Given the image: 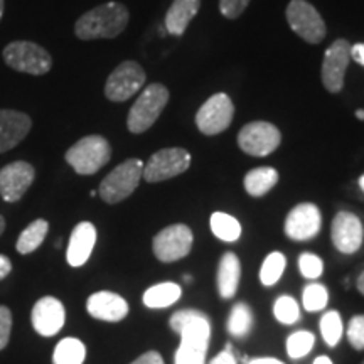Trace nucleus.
<instances>
[{"label": "nucleus", "instance_id": "nucleus-50", "mask_svg": "<svg viewBox=\"0 0 364 364\" xmlns=\"http://www.w3.org/2000/svg\"><path fill=\"white\" fill-rule=\"evenodd\" d=\"M184 280H186V282H191V280H193V277H189V275H186V277H184Z\"/></svg>", "mask_w": 364, "mask_h": 364}, {"label": "nucleus", "instance_id": "nucleus-11", "mask_svg": "<svg viewBox=\"0 0 364 364\" xmlns=\"http://www.w3.org/2000/svg\"><path fill=\"white\" fill-rule=\"evenodd\" d=\"M235 118V105L226 93H215L196 113V125L204 135H218L230 129Z\"/></svg>", "mask_w": 364, "mask_h": 364}, {"label": "nucleus", "instance_id": "nucleus-9", "mask_svg": "<svg viewBox=\"0 0 364 364\" xmlns=\"http://www.w3.org/2000/svg\"><path fill=\"white\" fill-rule=\"evenodd\" d=\"M145 80H147V75L139 63H120L105 83V97L113 103H124L144 88Z\"/></svg>", "mask_w": 364, "mask_h": 364}, {"label": "nucleus", "instance_id": "nucleus-49", "mask_svg": "<svg viewBox=\"0 0 364 364\" xmlns=\"http://www.w3.org/2000/svg\"><path fill=\"white\" fill-rule=\"evenodd\" d=\"M356 117L359 118V120H364V110H358L356 112Z\"/></svg>", "mask_w": 364, "mask_h": 364}, {"label": "nucleus", "instance_id": "nucleus-28", "mask_svg": "<svg viewBox=\"0 0 364 364\" xmlns=\"http://www.w3.org/2000/svg\"><path fill=\"white\" fill-rule=\"evenodd\" d=\"M86 359V346L76 338H65L54 348V364H83Z\"/></svg>", "mask_w": 364, "mask_h": 364}, {"label": "nucleus", "instance_id": "nucleus-33", "mask_svg": "<svg viewBox=\"0 0 364 364\" xmlns=\"http://www.w3.org/2000/svg\"><path fill=\"white\" fill-rule=\"evenodd\" d=\"M329 304V290L322 284H309L304 287L302 292V306L307 312L324 311Z\"/></svg>", "mask_w": 364, "mask_h": 364}, {"label": "nucleus", "instance_id": "nucleus-25", "mask_svg": "<svg viewBox=\"0 0 364 364\" xmlns=\"http://www.w3.org/2000/svg\"><path fill=\"white\" fill-rule=\"evenodd\" d=\"M253 326L255 316L252 312V307L245 302L235 304L226 322V329L230 332V336H233L236 339H245L247 336H250Z\"/></svg>", "mask_w": 364, "mask_h": 364}, {"label": "nucleus", "instance_id": "nucleus-6", "mask_svg": "<svg viewBox=\"0 0 364 364\" xmlns=\"http://www.w3.org/2000/svg\"><path fill=\"white\" fill-rule=\"evenodd\" d=\"M290 29L309 44H321L327 36V26L316 7L307 0H290L285 11Z\"/></svg>", "mask_w": 364, "mask_h": 364}, {"label": "nucleus", "instance_id": "nucleus-22", "mask_svg": "<svg viewBox=\"0 0 364 364\" xmlns=\"http://www.w3.org/2000/svg\"><path fill=\"white\" fill-rule=\"evenodd\" d=\"M241 280V262L238 255L233 252H226L221 257L220 263H218V273H216V285L218 294L223 299H233L236 292H238Z\"/></svg>", "mask_w": 364, "mask_h": 364}, {"label": "nucleus", "instance_id": "nucleus-18", "mask_svg": "<svg viewBox=\"0 0 364 364\" xmlns=\"http://www.w3.org/2000/svg\"><path fill=\"white\" fill-rule=\"evenodd\" d=\"M86 311L93 318L103 322H120L129 316V302L115 292H102L91 294L86 300Z\"/></svg>", "mask_w": 364, "mask_h": 364}, {"label": "nucleus", "instance_id": "nucleus-14", "mask_svg": "<svg viewBox=\"0 0 364 364\" xmlns=\"http://www.w3.org/2000/svg\"><path fill=\"white\" fill-rule=\"evenodd\" d=\"M331 238L334 248L343 255H354L363 247L364 228L354 213L339 211L331 225Z\"/></svg>", "mask_w": 364, "mask_h": 364}, {"label": "nucleus", "instance_id": "nucleus-12", "mask_svg": "<svg viewBox=\"0 0 364 364\" xmlns=\"http://www.w3.org/2000/svg\"><path fill=\"white\" fill-rule=\"evenodd\" d=\"M351 43L348 39L339 38L332 43L324 53L322 61V85L332 95H338L344 90V78L351 61Z\"/></svg>", "mask_w": 364, "mask_h": 364}, {"label": "nucleus", "instance_id": "nucleus-13", "mask_svg": "<svg viewBox=\"0 0 364 364\" xmlns=\"http://www.w3.org/2000/svg\"><path fill=\"white\" fill-rule=\"evenodd\" d=\"M322 215L314 203H300L297 206L290 209V213L285 218L284 231L287 238L292 241L314 240L321 233Z\"/></svg>", "mask_w": 364, "mask_h": 364}, {"label": "nucleus", "instance_id": "nucleus-48", "mask_svg": "<svg viewBox=\"0 0 364 364\" xmlns=\"http://www.w3.org/2000/svg\"><path fill=\"white\" fill-rule=\"evenodd\" d=\"M4 17V0H0V21H2Z\"/></svg>", "mask_w": 364, "mask_h": 364}, {"label": "nucleus", "instance_id": "nucleus-31", "mask_svg": "<svg viewBox=\"0 0 364 364\" xmlns=\"http://www.w3.org/2000/svg\"><path fill=\"white\" fill-rule=\"evenodd\" d=\"M273 317L282 326H294L300 321V306L292 295H280L273 304Z\"/></svg>", "mask_w": 364, "mask_h": 364}, {"label": "nucleus", "instance_id": "nucleus-20", "mask_svg": "<svg viewBox=\"0 0 364 364\" xmlns=\"http://www.w3.org/2000/svg\"><path fill=\"white\" fill-rule=\"evenodd\" d=\"M97 245V228L93 223L81 221L75 226L66 250V260L73 268L83 267L90 260Z\"/></svg>", "mask_w": 364, "mask_h": 364}, {"label": "nucleus", "instance_id": "nucleus-15", "mask_svg": "<svg viewBox=\"0 0 364 364\" xmlns=\"http://www.w3.org/2000/svg\"><path fill=\"white\" fill-rule=\"evenodd\" d=\"M36 179V169L26 161L7 164L0 169V196L6 203H17L24 198Z\"/></svg>", "mask_w": 364, "mask_h": 364}, {"label": "nucleus", "instance_id": "nucleus-1", "mask_svg": "<svg viewBox=\"0 0 364 364\" xmlns=\"http://www.w3.org/2000/svg\"><path fill=\"white\" fill-rule=\"evenodd\" d=\"M130 12L124 4L107 2L91 9L76 21L75 34L81 41L113 39L127 29Z\"/></svg>", "mask_w": 364, "mask_h": 364}, {"label": "nucleus", "instance_id": "nucleus-16", "mask_svg": "<svg viewBox=\"0 0 364 364\" xmlns=\"http://www.w3.org/2000/svg\"><path fill=\"white\" fill-rule=\"evenodd\" d=\"M171 329L179 334L181 339L194 343L209 344L211 341V322L208 316L198 309H182L177 311L169 321Z\"/></svg>", "mask_w": 364, "mask_h": 364}, {"label": "nucleus", "instance_id": "nucleus-47", "mask_svg": "<svg viewBox=\"0 0 364 364\" xmlns=\"http://www.w3.org/2000/svg\"><path fill=\"white\" fill-rule=\"evenodd\" d=\"M359 188H361L363 193H364V174L359 177Z\"/></svg>", "mask_w": 364, "mask_h": 364}, {"label": "nucleus", "instance_id": "nucleus-7", "mask_svg": "<svg viewBox=\"0 0 364 364\" xmlns=\"http://www.w3.org/2000/svg\"><path fill=\"white\" fill-rule=\"evenodd\" d=\"M191 161H193V157L186 149H161L156 154H152L149 161L144 164L142 179L150 182V184L174 179V177L184 174L189 169Z\"/></svg>", "mask_w": 364, "mask_h": 364}, {"label": "nucleus", "instance_id": "nucleus-35", "mask_svg": "<svg viewBox=\"0 0 364 364\" xmlns=\"http://www.w3.org/2000/svg\"><path fill=\"white\" fill-rule=\"evenodd\" d=\"M299 272L304 279L317 280L324 273V262L318 255L306 252L299 257Z\"/></svg>", "mask_w": 364, "mask_h": 364}, {"label": "nucleus", "instance_id": "nucleus-36", "mask_svg": "<svg viewBox=\"0 0 364 364\" xmlns=\"http://www.w3.org/2000/svg\"><path fill=\"white\" fill-rule=\"evenodd\" d=\"M348 341L356 351L364 349V316H354L348 324Z\"/></svg>", "mask_w": 364, "mask_h": 364}, {"label": "nucleus", "instance_id": "nucleus-46", "mask_svg": "<svg viewBox=\"0 0 364 364\" xmlns=\"http://www.w3.org/2000/svg\"><path fill=\"white\" fill-rule=\"evenodd\" d=\"M4 230H6V220H4V216H0V236H2Z\"/></svg>", "mask_w": 364, "mask_h": 364}, {"label": "nucleus", "instance_id": "nucleus-19", "mask_svg": "<svg viewBox=\"0 0 364 364\" xmlns=\"http://www.w3.org/2000/svg\"><path fill=\"white\" fill-rule=\"evenodd\" d=\"M33 127L27 113L19 110H0V154L7 152L26 139Z\"/></svg>", "mask_w": 364, "mask_h": 364}, {"label": "nucleus", "instance_id": "nucleus-3", "mask_svg": "<svg viewBox=\"0 0 364 364\" xmlns=\"http://www.w3.org/2000/svg\"><path fill=\"white\" fill-rule=\"evenodd\" d=\"M66 162L80 176L97 174L112 159V145L102 135H88L71 145L66 152Z\"/></svg>", "mask_w": 364, "mask_h": 364}, {"label": "nucleus", "instance_id": "nucleus-17", "mask_svg": "<svg viewBox=\"0 0 364 364\" xmlns=\"http://www.w3.org/2000/svg\"><path fill=\"white\" fill-rule=\"evenodd\" d=\"M33 327L43 338L56 336L66 321V311L61 300L56 297H43L36 302L31 314Z\"/></svg>", "mask_w": 364, "mask_h": 364}, {"label": "nucleus", "instance_id": "nucleus-51", "mask_svg": "<svg viewBox=\"0 0 364 364\" xmlns=\"http://www.w3.org/2000/svg\"><path fill=\"white\" fill-rule=\"evenodd\" d=\"M361 364H364V359H363V361H361Z\"/></svg>", "mask_w": 364, "mask_h": 364}, {"label": "nucleus", "instance_id": "nucleus-29", "mask_svg": "<svg viewBox=\"0 0 364 364\" xmlns=\"http://www.w3.org/2000/svg\"><path fill=\"white\" fill-rule=\"evenodd\" d=\"M287 267V258L282 252H272L267 255V258L263 260L262 267H260V282L265 287H273L275 284H279V280L284 275Z\"/></svg>", "mask_w": 364, "mask_h": 364}, {"label": "nucleus", "instance_id": "nucleus-8", "mask_svg": "<svg viewBox=\"0 0 364 364\" xmlns=\"http://www.w3.org/2000/svg\"><path fill=\"white\" fill-rule=\"evenodd\" d=\"M194 235L188 225H171L162 228L152 240V252L162 263H174L186 258L193 250Z\"/></svg>", "mask_w": 364, "mask_h": 364}, {"label": "nucleus", "instance_id": "nucleus-4", "mask_svg": "<svg viewBox=\"0 0 364 364\" xmlns=\"http://www.w3.org/2000/svg\"><path fill=\"white\" fill-rule=\"evenodd\" d=\"M144 176V162L140 159H129L117 166L102 181L98 188L100 198L107 204H118L125 201L135 193Z\"/></svg>", "mask_w": 364, "mask_h": 364}, {"label": "nucleus", "instance_id": "nucleus-39", "mask_svg": "<svg viewBox=\"0 0 364 364\" xmlns=\"http://www.w3.org/2000/svg\"><path fill=\"white\" fill-rule=\"evenodd\" d=\"M209 364H238V361H236L235 353H233V349H231V346L228 344L225 351H221L220 354H218V356L213 359V361Z\"/></svg>", "mask_w": 364, "mask_h": 364}, {"label": "nucleus", "instance_id": "nucleus-45", "mask_svg": "<svg viewBox=\"0 0 364 364\" xmlns=\"http://www.w3.org/2000/svg\"><path fill=\"white\" fill-rule=\"evenodd\" d=\"M312 364H334V363H332V359L329 356H318L314 359Z\"/></svg>", "mask_w": 364, "mask_h": 364}, {"label": "nucleus", "instance_id": "nucleus-24", "mask_svg": "<svg viewBox=\"0 0 364 364\" xmlns=\"http://www.w3.org/2000/svg\"><path fill=\"white\" fill-rule=\"evenodd\" d=\"M277 182H279V171L273 167H257L247 172L243 186L252 198H262L275 188Z\"/></svg>", "mask_w": 364, "mask_h": 364}, {"label": "nucleus", "instance_id": "nucleus-26", "mask_svg": "<svg viewBox=\"0 0 364 364\" xmlns=\"http://www.w3.org/2000/svg\"><path fill=\"white\" fill-rule=\"evenodd\" d=\"M209 226H211L213 235L218 240L225 241V243H235V241L241 238V233H243L240 221L235 216L221 211L213 213L211 220H209Z\"/></svg>", "mask_w": 364, "mask_h": 364}, {"label": "nucleus", "instance_id": "nucleus-34", "mask_svg": "<svg viewBox=\"0 0 364 364\" xmlns=\"http://www.w3.org/2000/svg\"><path fill=\"white\" fill-rule=\"evenodd\" d=\"M314 346H316V338H314L312 332L309 331H297L294 334L289 336L285 343V349L289 358L300 359L306 358L309 353L312 351Z\"/></svg>", "mask_w": 364, "mask_h": 364}, {"label": "nucleus", "instance_id": "nucleus-27", "mask_svg": "<svg viewBox=\"0 0 364 364\" xmlns=\"http://www.w3.org/2000/svg\"><path fill=\"white\" fill-rule=\"evenodd\" d=\"M48 231L49 223L46 220H36L31 223V225L22 231L19 240H17V252L21 255H29L36 252V250L43 245Z\"/></svg>", "mask_w": 364, "mask_h": 364}, {"label": "nucleus", "instance_id": "nucleus-23", "mask_svg": "<svg viewBox=\"0 0 364 364\" xmlns=\"http://www.w3.org/2000/svg\"><path fill=\"white\" fill-rule=\"evenodd\" d=\"M182 297V287L176 282H161V284L152 285L145 290L144 294V306L149 309H167L172 307L176 302H179Z\"/></svg>", "mask_w": 364, "mask_h": 364}, {"label": "nucleus", "instance_id": "nucleus-2", "mask_svg": "<svg viewBox=\"0 0 364 364\" xmlns=\"http://www.w3.org/2000/svg\"><path fill=\"white\" fill-rule=\"evenodd\" d=\"M169 97V90L162 83L149 85L132 105L129 117H127V127H129L130 134H145L156 124L162 112L166 110Z\"/></svg>", "mask_w": 364, "mask_h": 364}, {"label": "nucleus", "instance_id": "nucleus-10", "mask_svg": "<svg viewBox=\"0 0 364 364\" xmlns=\"http://www.w3.org/2000/svg\"><path fill=\"white\" fill-rule=\"evenodd\" d=\"M282 134L270 122H250L240 130L238 147L252 157H267L279 149Z\"/></svg>", "mask_w": 364, "mask_h": 364}, {"label": "nucleus", "instance_id": "nucleus-32", "mask_svg": "<svg viewBox=\"0 0 364 364\" xmlns=\"http://www.w3.org/2000/svg\"><path fill=\"white\" fill-rule=\"evenodd\" d=\"M208 349L209 344L181 339L174 356V364H206Z\"/></svg>", "mask_w": 364, "mask_h": 364}, {"label": "nucleus", "instance_id": "nucleus-30", "mask_svg": "<svg viewBox=\"0 0 364 364\" xmlns=\"http://www.w3.org/2000/svg\"><path fill=\"white\" fill-rule=\"evenodd\" d=\"M321 334L324 343L329 346V348H336L339 344L341 338H343L344 332V322L343 317L338 311H327L324 316L321 317Z\"/></svg>", "mask_w": 364, "mask_h": 364}, {"label": "nucleus", "instance_id": "nucleus-40", "mask_svg": "<svg viewBox=\"0 0 364 364\" xmlns=\"http://www.w3.org/2000/svg\"><path fill=\"white\" fill-rule=\"evenodd\" d=\"M130 364H164V359L157 351H147L144 353L142 356L136 358L135 361H132Z\"/></svg>", "mask_w": 364, "mask_h": 364}, {"label": "nucleus", "instance_id": "nucleus-41", "mask_svg": "<svg viewBox=\"0 0 364 364\" xmlns=\"http://www.w3.org/2000/svg\"><path fill=\"white\" fill-rule=\"evenodd\" d=\"M351 59L364 66V43H358L351 46Z\"/></svg>", "mask_w": 364, "mask_h": 364}, {"label": "nucleus", "instance_id": "nucleus-5", "mask_svg": "<svg viewBox=\"0 0 364 364\" xmlns=\"http://www.w3.org/2000/svg\"><path fill=\"white\" fill-rule=\"evenodd\" d=\"M2 58L9 68L26 75L43 76L53 68L51 54L33 41H14L7 44L2 51Z\"/></svg>", "mask_w": 364, "mask_h": 364}, {"label": "nucleus", "instance_id": "nucleus-44", "mask_svg": "<svg viewBox=\"0 0 364 364\" xmlns=\"http://www.w3.org/2000/svg\"><path fill=\"white\" fill-rule=\"evenodd\" d=\"M356 287H358L359 292L364 295V270L359 273V277H358V280H356Z\"/></svg>", "mask_w": 364, "mask_h": 364}, {"label": "nucleus", "instance_id": "nucleus-43", "mask_svg": "<svg viewBox=\"0 0 364 364\" xmlns=\"http://www.w3.org/2000/svg\"><path fill=\"white\" fill-rule=\"evenodd\" d=\"M245 364H285V363L277 358H257V359H248Z\"/></svg>", "mask_w": 364, "mask_h": 364}, {"label": "nucleus", "instance_id": "nucleus-37", "mask_svg": "<svg viewBox=\"0 0 364 364\" xmlns=\"http://www.w3.org/2000/svg\"><path fill=\"white\" fill-rule=\"evenodd\" d=\"M252 0H220V12L223 17L233 21L243 16Z\"/></svg>", "mask_w": 364, "mask_h": 364}, {"label": "nucleus", "instance_id": "nucleus-38", "mask_svg": "<svg viewBox=\"0 0 364 364\" xmlns=\"http://www.w3.org/2000/svg\"><path fill=\"white\" fill-rule=\"evenodd\" d=\"M12 331V314L9 307L0 306V351L9 344Z\"/></svg>", "mask_w": 364, "mask_h": 364}, {"label": "nucleus", "instance_id": "nucleus-42", "mask_svg": "<svg viewBox=\"0 0 364 364\" xmlns=\"http://www.w3.org/2000/svg\"><path fill=\"white\" fill-rule=\"evenodd\" d=\"M12 272V262L6 255H0V280H4Z\"/></svg>", "mask_w": 364, "mask_h": 364}, {"label": "nucleus", "instance_id": "nucleus-21", "mask_svg": "<svg viewBox=\"0 0 364 364\" xmlns=\"http://www.w3.org/2000/svg\"><path fill=\"white\" fill-rule=\"evenodd\" d=\"M201 9V0H174L164 19L166 33L181 38L188 31L191 21L198 16Z\"/></svg>", "mask_w": 364, "mask_h": 364}]
</instances>
